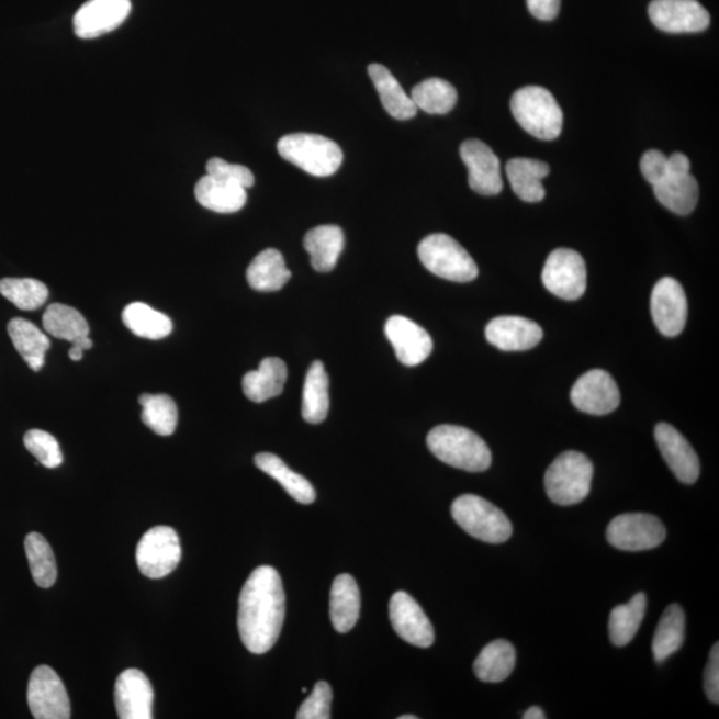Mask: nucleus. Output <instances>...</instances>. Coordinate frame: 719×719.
<instances>
[{"label":"nucleus","instance_id":"nucleus-8","mask_svg":"<svg viewBox=\"0 0 719 719\" xmlns=\"http://www.w3.org/2000/svg\"><path fill=\"white\" fill-rule=\"evenodd\" d=\"M690 160L684 154L667 156L665 177L653 186L654 195L669 211L677 215H689L696 209L699 189L690 173Z\"/></svg>","mask_w":719,"mask_h":719},{"label":"nucleus","instance_id":"nucleus-15","mask_svg":"<svg viewBox=\"0 0 719 719\" xmlns=\"http://www.w3.org/2000/svg\"><path fill=\"white\" fill-rule=\"evenodd\" d=\"M460 155L468 168V183L483 196H495L503 191L502 166L492 148L476 139L461 144Z\"/></svg>","mask_w":719,"mask_h":719},{"label":"nucleus","instance_id":"nucleus-1","mask_svg":"<svg viewBox=\"0 0 719 719\" xmlns=\"http://www.w3.org/2000/svg\"><path fill=\"white\" fill-rule=\"evenodd\" d=\"M284 617L285 593L277 569H255L239 597L237 627L244 647L254 654L270 652L279 640Z\"/></svg>","mask_w":719,"mask_h":719},{"label":"nucleus","instance_id":"nucleus-47","mask_svg":"<svg viewBox=\"0 0 719 719\" xmlns=\"http://www.w3.org/2000/svg\"><path fill=\"white\" fill-rule=\"evenodd\" d=\"M530 14L540 21H553L558 18L561 0H527Z\"/></svg>","mask_w":719,"mask_h":719},{"label":"nucleus","instance_id":"nucleus-16","mask_svg":"<svg viewBox=\"0 0 719 719\" xmlns=\"http://www.w3.org/2000/svg\"><path fill=\"white\" fill-rule=\"evenodd\" d=\"M656 329L666 337L678 336L687 321V300L683 285L673 278H664L653 288L650 300Z\"/></svg>","mask_w":719,"mask_h":719},{"label":"nucleus","instance_id":"nucleus-34","mask_svg":"<svg viewBox=\"0 0 719 719\" xmlns=\"http://www.w3.org/2000/svg\"><path fill=\"white\" fill-rule=\"evenodd\" d=\"M329 411V379L322 361H314L305 377L303 417L306 423L321 424Z\"/></svg>","mask_w":719,"mask_h":719},{"label":"nucleus","instance_id":"nucleus-23","mask_svg":"<svg viewBox=\"0 0 719 719\" xmlns=\"http://www.w3.org/2000/svg\"><path fill=\"white\" fill-rule=\"evenodd\" d=\"M43 328L56 339L70 341L83 351L92 347L90 325L79 311L65 304H52L43 315Z\"/></svg>","mask_w":719,"mask_h":719},{"label":"nucleus","instance_id":"nucleus-20","mask_svg":"<svg viewBox=\"0 0 719 719\" xmlns=\"http://www.w3.org/2000/svg\"><path fill=\"white\" fill-rule=\"evenodd\" d=\"M115 706L121 719H151L154 689L147 675L137 669H127L115 684Z\"/></svg>","mask_w":719,"mask_h":719},{"label":"nucleus","instance_id":"nucleus-45","mask_svg":"<svg viewBox=\"0 0 719 719\" xmlns=\"http://www.w3.org/2000/svg\"><path fill=\"white\" fill-rule=\"evenodd\" d=\"M641 172L650 184L654 186L665 177L667 170V156L656 149L643 154L641 159Z\"/></svg>","mask_w":719,"mask_h":719},{"label":"nucleus","instance_id":"nucleus-28","mask_svg":"<svg viewBox=\"0 0 719 719\" xmlns=\"http://www.w3.org/2000/svg\"><path fill=\"white\" fill-rule=\"evenodd\" d=\"M549 171L547 162L536 159L515 158L506 165L513 191L527 203H539L546 198L542 180Z\"/></svg>","mask_w":719,"mask_h":719},{"label":"nucleus","instance_id":"nucleus-25","mask_svg":"<svg viewBox=\"0 0 719 719\" xmlns=\"http://www.w3.org/2000/svg\"><path fill=\"white\" fill-rule=\"evenodd\" d=\"M195 196L200 205L217 214H235L247 203L246 189L209 173L198 181Z\"/></svg>","mask_w":719,"mask_h":719},{"label":"nucleus","instance_id":"nucleus-3","mask_svg":"<svg viewBox=\"0 0 719 719\" xmlns=\"http://www.w3.org/2000/svg\"><path fill=\"white\" fill-rule=\"evenodd\" d=\"M513 116L531 136L554 141L561 134L564 114L552 93L539 86L524 87L510 100Z\"/></svg>","mask_w":719,"mask_h":719},{"label":"nucleus","instance_id":"nucleus-43","mask_svg":"<svg viewBox=\"0 0 719 719\" xmlns=\"http://www.w3.org/2000/svg\"><path fill=\"white\" fill-rule=\"evenodd\" d=\"M330 704H333V689L328 683L321 681L314 687V692L300 706L297 719H329Z\"/></svg>","mask_w":719,"mask_h":719},{"label":"nucleus","instance_id":"nucleus-26","mask_svg":"<svg viewBox=\"0 0 719 719\" xmlns=\"http://www.w3.org/2000/svg\"><path fill=\"white\" fill-rule=\"evenodd\" d=\"M288 371L285 362L279 358H267L256 371L243 378V392L254 403H265L283 393Z\"/></svg>","mask_w":719,"mask_h":719},{"label":"nucleus","instance_id":"nucleus-17","mask_svg":"<svg viewBox=\"0 0 719 719\" xmlns=\"http://www.w3.org/2000/svg\"><path fill=\"white\" fill-rule=\"evenodd\" d=\"M131 0H89L74 16V31L80 40H96L126 22Z\"/></svg>","mask_w":719,"mask_h":719},{"label":"nucleus","instance_id":"nucleus-48","mask_svg":"<svg viewBox=\"0 0 719 719\" xmlns=\"http://www.w3.org/2000/svg\"><path fill=\"white\" fill-rule=\"evenodd\" d=\"M524 719H546L547 715L539 706H531L527 711L524 712Z\"/></svg>","mask_w":719,"mask_h":719},{"label":"nucleus","instance_id":"nucleus-13","mask_svg":"<svg viewBox=\"0 0 719 719\" xmlns=\"http://www.w3.org/2000/svg\"><path fill=\"white\" fill-rule=\"evenodd\" d=\"M649 18L669 34L701 33L710 24L708 10L697 0H653Z\"/></svg>","mask_w":719,"mask_h":719},{"label":"nucleus","instance_id":"nucleus-42","mask_svg":"<svg viewBox=\"0 0 719 719\" xmlns=\"http://www.w3.org/2000/svg\"><path fill=\"white\" fill-rule=\"evenodd\" d=\"M24 447L43 467L54 469L64 462L59 442L45 430L31 429L24 435Z\"/></svg>","mask_w":719,"mask_h":719},{"label":"nucleus","instance_id":"nucleus-35","mask_svg":"<svg viewBox=\"0 0 719 719\" xmlns=\"http://www.w3.org/2000/svg\"><path fill=\"white\" fill-rule=\"evenodd\" d=\"M685 640V613L679 605H669L656 625L652 643L655 662H664L677 653Z\"/></svg>","mask_w":719,"mask_h":719},{"label":"nucleus","instance_id":"nucleus-38","mask_svg":"<svg viewBox=\"0 0 719 719\" xmlns=\"http://www.w3.org/2000/svg\"><path fill=\"white\" fill-rule=\"evenodd\" d=\"M411 98L417 110L430 115H446L458 103V91L449 81L431 78L415 86Z\"/></svg>","mask_w":719,"mask_h":719},{"label":"nucleus","instance_id":"nucleus-46","mask_svg":"<svg viewBox=\"0 0 719 719\" xmlns=\"http://www.w3.org/2000/svg\"><path fill=\"white\" fill-rule=\"evenodd\" d=\"M704 690L709 701L719 703V643L711 648L708 665L705 667Z\"/></svg>","mask_w":719,"mask_h":719},{"label":"nucleus","instance_id":"nucleus-18","mask_svg":"<svg viewBox=\"0 0 719 719\" xmlns=\"http://www.w3.org/2000/svg\"><path fill=\"white\" fill-rule=\"evenodd\" d=\"M393 629L402 639L417 648H429L435 642V630L422 606L408 593L393 594L390 603Z\"/></svg>","mask_w":719,"mask_h":719},{"label":"nucleus","instance_id":"nucleus-29","mask_svg":"<svg viewBox=\"0 0 719 719\" xmlns=\"http://www.w3.org/2000/svg\"><path fill=\"white\" fill-rule=\"evenodd\" d=\"M374 87L385 111L397 121H409L417 115L414 100L406 93L397 79L383 65L373 64L368 67Z\"/></svg>","mask_w":719,"mask_h":719},{"label":"nucleus","instance_id":"nucleus-22","mask_svg":"<svg viewBox=\"0 0 719 719\" xmlns=\"http://www.w3.org/2000/svg\"><path fill=\"white\" fill-rule=\"evenodd\" d=\"M486 340L505 352L528 351L539 346L542 328L520 316H498L486 325Z\"/></svg>","mask_w":719,"mask_h":719},{"label":"nucleus","instance_id":"nucleus-19","mask_svg":"<svg viewBox=\"0 0 719 719\" xmlns=\"http://www.w3.org/2000/svg\"><path fill=\"white\" fill-rule=\"evenodd\" d=\"M654 437L662 458L665 459L674 476L684 484L696 483L699 472H701V465H699L696 450L685 437L666 423L656 425Z\"/></svg>","mask_w":719,"mask_h":719},{"label":"nucleus","instance_id":"nucleus-10","mask_svg":"<svg viewBox=\"0 0 719 719\" xmlns=\"http://www.w3.org/2000/svg\"><path fill=\"white\" fill-rule=\"evenodd\" d=\"M181 560L177 531L170 527H155L144 533L136 548V564L148 578H162L172 573Z\"/></svg>","mask_w":719,"mask_h":719},{"label":"nucleus","instance_id":"nucleus-9","mask_svg":"<svg viewBox=\"0 0 719 719\" xmlns=\"http://www.w3.org/2000/svg\"><path fill=\"white\" fill-rule=\"evenodd\" d=\"M606 539L610 546L625 552H642L660 547L666 539V529L659 517L648 513H627L611 520Z\"/></svg>","mask_w":719,"mask_h":719},{"label":"nucleus","instance_id":"nucleus-5","mask_svg":"<svg viewBox=\"0 0 719 719\" xmlns=\"http://www.w3.org/2000/svg\"><path fill=\"white\" fill-rule=\"evenodd\" d=\"M593 464L585 454L569 450L552 462L546 473L547 495L554 504L574 505L589 495Z\"/></svg>","mask_w":719,"mask_h":719},{"label":"nucleus","instance_id":"nucleus-30","mask_svg":"<svg viewBox=\"0 0 719 719\" xmlns=\"http://www.w3.org/2000/svg\"><path fill=\"white\" fill-rule=\"evenodd\" d=\"M8 330L19 355L33 371L40 372L45 366L46 353L52 346L47 335L42 333L35 324L21 317L12 318Z\"/></svg>","mask_w":719,"mask_h":719},{"label":"nucleus","instance_id":"nucleus-27","mask_svg":"<svg viewBox=\"0 0 719 719\" xmlns=\"http://www.w3.org/2000/svg\"><path fill=\"white\" fill-rule=\"evenodd\" d=\"M342 229L337 225H318L304 237V248L311 256L314 270L327 273L334 270L344 249Z\"/></svg>","mask_w":719,"mask_h":719},{"label":"nucleus","instance_id":"nucleus-24","mask_svg":"<svg viewBox=\"0 0 719 719\" xmlns=\"http://www.w3.org/2000/svg\"><path fill=\"white\" fill-rule=\"evenodd\" d=\"M360 591L351 574H340L330 589V621L339 633H347L358 623L360 616Z\"/></svg>","mask_w":719,"mask_h":719},{"label":"nucleus","instance_id":"nucleus-31","mask_svg":"<svg viewBox=\"0 0 719 719\" xmlns=\"http://www.w3.org/2000/svg\"><path fill=\"white\" fill-rule=\"evenodd\" d=\"M291 277L292 273L285 266L283 255L273 248H268L256 256L247 270L248 284L260 292L279 291Z\"/></svg>","mask_w":719,"mask_h":719},{"label":"nucleus","instance_id":"nucleus-37","mask_svg":"<svg viewBox=\"0 0 719 719\" xmlns=\"http://www.w3.org/2000/svg\"><path fill=\"white\" fill-rule=\"evenodd\" d=\"M122 318L131 333L148 340L165 339L173 328L170 317L144 303L128 304Z\"/></svg>","mask_w":719,"mask_h":719},{"label":"nucleus","instance_id":"nucleus-41","mask_svg":"<svg viewBox=\"0 0 719 719\" xmlns=\"http://www.w3.org/2000/svg\"><path fill=\"white\" fill-rule=\"evenodd\" d=\"M0 293L22 311L41 308L48 299V288L36 279L0 280Z\"/></svg>","mask_w":719,"mask_h":719},{"label":"nucleus","instance_id":"nucleus-7","mask_svg":"<svg viewBox=\"0 0 719 719\" xmlns=\"http://www.w3.org/2000/svg\"><path fill=\"white\" fill-rule=\"evenodd\" d=\"M452 517L469 536L487 543H503L513 533L508 516L483 497L464 495L456 498Z\"/></svg>","mask_w":719,"mask_h":719},{"label":"nucleus","instance_id":"nucleus-4","mask_svg":"<svg viewBox=\"0 0 719 719\" xmlns=\"http://www.w3.org/2000/svg\"><path fill=\"white\" fill-rule=\"evenodd\" d=\"M278 151L281 158L317 178L334 175L344 159L339 144L315 134H291L281 137Z\"/></svg>","mask_w":719,"mask_h":719},{"label":"nucleus","instance_id":"nucleus-36","mask_svg":"<svg viewBox=\"0 0 719 719\" xmlns=\"http://www.w3.org/2000/svg\"><path fill=\"white\" fill-rule=\"evenodd\" d=\"M648 598L645 594H636L628 604L618 605L610 613L609 636L613 645L627 647L639 631L645 617Z\"/></svg>","mask_w":719,"mask_h":719},{"label":"nucleus","instance_id":"nucleus-39","mask_svg":"<svg viewBox=\"0 0 719 719\" xmlns=\"http://www.w3.org/2000/svg\"><path fill=\"white\" fill-rule=\"evenodd\" d=\"M24 550L30 564L31 574L37 586L48 589L58 577L53 548L41 533H30L24 540Z\"/></svg>","mask_w":719,"mask_h":719},{"label":"nucleus","instance_id":"nucleus-12","mask_svg":"<svg viewBox=\"0 0 719 719\" xmlns=\"http://www.w3.org/2000/svg\"><path fill=\"white\" fill-rule=\"evenodd\" d=\"M27 701L36 719L71 718L70 698L54 669L42 665L31 674Z\"/></svg>","mask_w":719,"mask_h":719},{"label":"nucleus","instance_id":"nucleus-2","mask_svg":"<svg viewBox=\"0 0 719 719\" xmlns=\"http://www.w3.org/2000/svg\"><path fill=\"white\" fill-rule=\"evenodd\" d=\"M428 448L446 464L467 472H484L492 464L486 442L471 429L458 425H439L429 431Z\"/></svg>","mask_w":719,"mask_h":719},{"label":"nucleus","instance_id":"nucleus-50","mask_svg":"<svg viewBox=\"0 0 719 719\" xmlns=\"http://www.w3.org/2000/svg\"><path fill=\"white\" fill-rule=\"evenodd\" d=\"M398 719H417V717L416 716H402V717H398Z\"/></svg>","mask_w":719,"mask_h":719},{"label":"nucleus","instance_id":"nucleus-44","mask_svg":"<svg viewBox=\"0 0 719 719\" xmlns=\"http://www.w3.org/2000/svg\"><path fill=\"white\" fill-rule=\"evenodd\" d=\"M207 173L211 177L240 186L246 190L251 189L255 184V177L249 168L240 165H231V162L221 158H212L207 162Z\"/></svg>","mask_w":719,"mask_h":719},{"label":"nucleus","instance_id":"nucleus-21","mask_svg":"<svg viewBox=\"0 0 719 719\" xmlns=\"http://www.w3.org/2000/svg\"><path fill=\"white\" fill-rule=\"evenodd\" d=\"M385 335L397 359L406 367H416L429 358L434 341L420 325L405 316H392L385 324Z\"/></svg>","mask_w":719,"mask_h":719},{"label":"nucleus","instance_id":"nucleus-14","mask_svg":"<svg viewBox=\"0 0 719 719\" xmlns=\"http://www.w3.org/2000/svg\"><path fill=\"white\" fill-rule=\"evenodd\" d=\"M571 398L575 408L593 416L611 414L621 402L615 379L603 369H593L575 381Z\"/></svg>","mask_w":719,"mask_h":719},{"label":"nucleus","instance_id":"nucleus-40","mask_svg":"<svg viewBox=\"0 0 719 719\" xmlns=\"http://www.w3.org/2000/svg\"><path fill=\"white\" fill-rule=\"evenodd\" d=\"M142 422L159 436H171L178 427V406L170 396L148 395L139 397Z\"/></svg>","mask_w":719,"mask_h":719},{"label":"nucleus","instance_id":"nucleus-49","mask_svg":"<svg viewBox=\"0 0 719 719\" xmlns=\"http://www.w3.org/2000/svg\"><path fill=\"white\" fill-rule=\"evenodd\" d=\"M83 352H85L83 349L72 344V348L70 349V351H68V356H70V359L72 361H79L81 360V358H83Z\"/></svg>","mask_w":719,"mask_h":719},{"label":"nucleus","instance_id":"nucleus-11","mask_svg":"<svg viewBox=\"0 0 719 719\" xmlns=\"http://www.w3.org/2000/svg\"><path fill=\"white\" fill-rule=\"evenodd\" d=\"M542 283L554 296L577 300L584 295L587 283L583 256L573 249L560 248L549 255L542 270Z\"/></svg>","mask_w":719,"mask_h":719},{"label":"nucleus","instance_id":"nucleus-32","mask_svg":"<svg viewBox=\"0 0 719 719\" xmlns=\"http://www.w3.org/2000/svg\"><path fill=\"white\" fill-rule=\"evenodd\" d=\"M516 665V650L505 640H496L486 645L474 661L473 671L483 683H503Z\"/></svg>","mask_w":719,"mask_h":719},{"label":"nucleus","instance_id":"nucleus-6","mask_svg":"<svg viewBox=\"0 0 719 719\" xmlns=\"http://www.w3.org/2000/svg\"><path fill=\"white\" fill-rule=\"evenodd\" d=\"M418 258L429 272L456 283H469L479 274L472 256L460 243L446 234L425 237L418 246Z\"/></svg>","mask_w":719,"mask_h":719},{"label":"nucleus","instance_id":"nucleus-33","mask_svg":"<svg viewBox=\"0 0 719 719\" xmlns=\"http://www.w3.org/2000/svg\"><path fill=\"white\" fill-rule=\"evenodd\" d=\"M255 464L268 476L277 480L284 487L288 495L295 498L300 504L315 502V487L302 474L291 471L279 456L272 453L256 454Z\"/></svg>","mask_w":719,"mask_h":719}]
</instances>
